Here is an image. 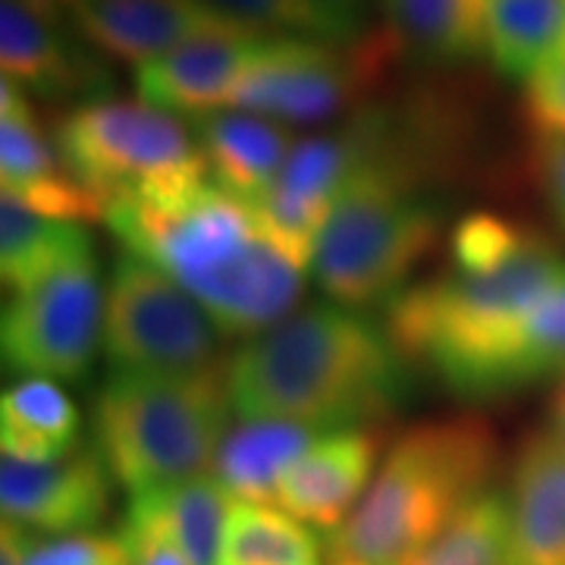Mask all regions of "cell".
<instances>
[{"mask_svg": "<svg viewBox=\"0 0 565 565\" xmlns=\"http://www.w3.org/2000/svg\"><path fill=\"white\" fill-rule=\"evenodd\" d=\"M527 167L550 214L565 230V136L534 132L527 148Z\"/></svg>", "mask_w": 565, "mask_h": 565, "instance_id": "1f68e13d", "label": "cell"}, {"mask_svg": "<svg viewBox=\"0 0 565 565\" xmlns=\"http://www.w3.org/2000/svg\"><path fill=\"white\" fill-rule=\"evenodd\" d=\"M217 565H323V550L289 512L230 503Z\"/></svg>", "mask_w": 565, "mask_h": 565, "instance_id": "cb8c5ba5", "label": "cell"}, {"mask_svg": "<svg viewBox=\"0 0 565 565\" xmlns=\"http://www.w3.org/2000/svg\"><path fill=\"white\" fill-rule=\"evenodd\" d=\"M546 427L565 444V374L559 377L556 390H553V399H550V424H546Z\"/></svg>", "mask_w": 565, "mask_h": 565, "instance_id": "836d02e7", "label": "cell"}, {"mask_svg": "<svg viewBox=\"0 0 565 565\" xmlns=\"http://www.w3.org/2000/svg\"><path fill=\"white\" fill-rule=\"evenodd\" d=\"M321 434L296 422H245L226 434L211 475L233 503L277 505L282 475Z\"/></svg>", "mask_w": 565, "mask_h": 565, "instance_id": "ffe728a7", "label": "cell"}, {"mask_svg": "<svg viewBox=\"0 0 565 565\" xmlns=\"http://www.w3.org/2000/svg\"><path fill=\"white\" fill-rule=\"evenodd\" d=\"M104 221L122 252L180 282L223 337H258L302 299L305 267L264 233L252 204L214 180L177 195L122 199Z\"/></svg>", "mask_w": 565, "mask_h": 565, "instance_id": "6da1fadb", "label": "cell"}, {"mask_svg": "<svg viewBox=\"0 0 565 565\" xmlns=\"http://www.w3.org/2000/svg\"><path fill=\"white\" fill-rule=\"evenodd\" d=\"M408 565H509V503L487 490Z\"/></svg>", "mask_w": 565, "mask_h": 565, "instance_id": "4316f807", "label": "cell"}, {"mask_svg": "<svg viewBox=\"0 0 565 565\" xmlns=\"http://www.w3.org/2000/svg\"><path fill=\"white\" fill-rule=\"evenodd\" d=\"M565 277V258L541 233L497 267L449 270L405 286L384 305L390 343L415 371H430L459 399L512 393L527 318Z\"/></svg>", "mask_w": 565, "mask_h": 565, "instance_id": "3957f363", "label": "cell"}, {"mask_svg": "<svg viewBox=\"0 0 565 565\" xmlns=\"http://www.w3.org/2000/svg\"><path fill=\"white\" fill-rule=\"evenodd\" d=\"M189 126L202 145L211 180L245 202H255L277 180L296 145L289 126L245 110H214L189 120Z\"/></svg>", "mask_w": 565, "mask_h": 565, "instance_id": "ac0fdd59", "label": "cell"}, {"mask_svg": "<svg viewBox=\"0 0 565 565\" xmlns=\"http://www.w3.org/2000/svg\"><path fill=\"white\" fill-rule=\"evenodd\" d=\"M0 63L3 79L41 102L79 107L114 88L102 54L54 0H0Z\"/></svg>", "mask_w": 565, "mask_h": 565, "instance_id": "8fae6325", "label": "cell"}, {"mask_svg": "<svg viewBox=\"0 0 565 565\" xmlns=\"http://www.w3.org/2000/svg\"><path fill=\"white\" fill-rule=\"evenodd\" d=\"M114 478L98 446L79 444L61 459H0L3 522L29 527L41 537L88 534L110 509Z\"/></svg>", "mask_w": 565, "mask_h": 565, "instance_id": "7c38bea8", "label": "cell"}, {"mask_svg": "<svg viewBox=\"0 0 565 565\" xmlns=\"http://www.w3.org/2000/svg\"><path fill=\"white\" fill-rule=\"evenodd\" d=\"M230 412L226 371L207 377L114 371L95 399L92 444L117 484L145 493L211 475Z\"/></svg>", "mask_w": 565, "mask_h": 565, "instance_id": "8992f818", "label": "cell"}, {"mask_svg": "<svg viewBox=\"0 0 565 565\" xmlns=\"http://www.w3.org/2000/svg\"><path fill=\"white\" fill-rule=\"evenodd\" d=\"M565 44V0H487V57L525 85Z\"/></svg>", "mask_w": 565, "mask_h": 565, "instance_id": "603a6c76", "label": "cell"}, {"mask_svg": "<svg viewBox=\"0 0 565 565\" xmlns=\"http://www.w3.org/2000/svg\"><path fill=\"white\" fill-rule=\"evenodd\" d=\"M500 462L484 418L424 422L390 446L362 503L327 537V556L362 565H408L471 500L490 490Z\"/></svg>", "mask_w": 565, "mask_h": 565, "instance_id": "277c9868", "label": "cell"}, {"mask_svg": "<svg viewBox=\"0 0 565 565\" xmlns=\"http://www.w3.org/2000/svg\"><path fill=\"white\" fill-rule=\"evenodd\" d=\"M525 117L534 132L565 136V44L525 82Z\"/></svg>", "mask_w": 565, "mask_h": 565, "instance_id": "4dcf8cb0", "label": "cell"}, {"mask_svg": "<svg viewBox=\"0 0 565 565\" xmlns=\"http://www.w3.org/2000/svg\"><path fill=\"white\" fill-rule=\"evenodd\" d=\"M390 57H396V51L386 35H362L345 44L262 39L226 107L280 126L327 122L349 107H362Z\"/></svg>", "mask_w": 565, "mask_h": 565, "instance_id": "9c48e42d", "label": "cell"}, {"mask_svg": "<svg viewBox=\"0 0 565 565\" xmlns=\"http://www.w3.org/2000/svg\"><path fill=\"white\" fill-rule=\"evenodd\" d=\"M217 323L180 282L122 252L104 286L102 349L114 371L207 377L223 374Z\"/></svg>", "mask_w": 565, "mask_h": 565, "instance_id": "ba28073f", "label": "cell"}, {"mask_svg": "<svg viewBox=\"0 0 565 565\" xmlns=\"http://www.w3.org/2000/svg\"><path fill=\"white\" fill-rule=\"evenodd\" d=\"M25 565H129V553L120 534H66L51 541H35Z\"/></svg>", "mask_w": 565, "mask_h": 565, "instance_id": "f546056e", "label": "cell"}, {"mask_svg": "<svg viewBox=\"0 0 565 565\" xmlns=\"http://www.w3.org/2000/svg\"><path fill=\"white\" fill-rule=\"evenodd\" d=\"M534 230L505 221L493 211H475L449 236V262L459 270H487L512 258Z\"/></svg>", "mask_w": 565, "mask_h": 565, "instance_id": "f1b7e54d", "label": "cell"}, {"mask_svg": "<svg viewBox=\"0 0 565 565\" xmlns=\"http://www.w3.org/2000/svg\"><path fill=\"white\" fill-rule=\"evenodd\" d=\"M70 25L102 57L141 63L163 57L182 44L223 35H252L195 0H54Z\"/></svg>", "mask_w": 565, "mask_h": 565, "instance_id": "4fadbf2b", "label": "cell"}, {"mask_svg": "<svg viewBox=\"0 0 565 565\" xmlns=\"http://www.w3.org/2000/svg\"><path fill=\"white\" fill-rule=\"evenodd\" d=\"M0 446L17 459H61L79 446V412L54 381L22 377L0 399Z\"/></svg>", "mask_w": 565, "mask_h": 565, "instance_id": "7402d4cb", "label": "cell"}, {"mask_svg": "<svg viewBox=\"0 0 565 565\" xmlns=\"http://www.w3.org/2000/svg\"><path fill=\"white\" fill-rule=\"evenodd\" d=\"M63 167L107 214L122 199H158L211 180L192 126L148 102L70 107L54 126Z\"/></svg>", "mask_w": 565, "mask_h": 565, "instance_id": "52a82bcc", "label": "cell"}, {"mask_svg": "<svg viewBox=\"0 0 565 565\" xmlns=\"http://www.w3.org/2000/svg\"><path fill=\"white\" fill-rule=\"evenodd\" d=\"M0 185L3 195L57 221H104V207L63 167L54 139L44 136L29 95L0 82Z\"/></svg>", "mask_w": 565, "mask_h": 565, "instance_id": "5bb4252c", "label": "cell"}, {"mask_svg": "<svg viewBox=\"0 0 565 565\" xmlns=\"http://www.w3.org/2000/svg\"><path fill=\"white\" fill-rule=\"evenodd\" d=\"M323 10H330L333 17H340L345 22L362 25V10L367 7V0H318Z\"/></svg>", "mask_w": 565, "mask_h": 565, "instance_id": "e575fe53", "label": "cell"}, {"mask_svg": "<svg viewBox=\"0 0 565 565\" xmlns=\"http://www.w3.org/2000/svg\"><path fill=\"white\" fill-rule=\"evenodd\" d=\"M102 340L104 286L92 245L44 267L3 305V364L20 377L82 381Z\"/></svg>", "mask_w": 565, "mask_h": 565, "instance_id": "30bf717a", "label": "cell"}, {"mask_svg": "<svg viewBox=\"0 0 565 565\" xmlns=\"http://www.w3.org/2000/svg\"><path fill=\"white\" fill-rule=\"evenodd\" d=\"M120 541L129 553V565H185L180 550L170 544V537L151 522L136 519L126 512L120 527Z\"/></svg>", "mask_w": 565, "mask_h": 565, "instance_id": "d6a6232c", "label": "cell"}, {"mask_svg": "<svg viewBox=\"0 0 565 565\" xmlns=\"http://www.w3.org/2000/svg\"><path fill=\"white\" fill-rule=\"evenodd\" d=\"M85 245H92L85 223L44 217L13 195L0 199V277L7 289H17Z\"/></svg>", "mask_w": 565, "mask_h": 565, "instance_id": "d4e9b609", "label": "cell"}, {"mask_svg": "<svg viewBox=\"0 0 565 565\" xmlns=\"http://www.w3.org/2000/svg\"><path fill=\"white\" fill-rule=\"evenodd\" d=\"M377 456L381 444L371 430H327L282 475L277 505L330 537L362 503Z\"/></svg>", "mask_w": 565, "mask_h": 565, "instance_id": "9a60e30c", "label": "cell"}, {"mask_svg": "<svg viewBox=\"0 0 565 565\" xmlns=\"http://www.w3.org/2000/svg\"><path fill=\"white\" fill-rule=\"evenodd\" d=\"M262 35H223L182 44L177 51L136 66V92L173 117L195 120L230 104Z\"/></svg>", "mask_w": 565, "mask_h": 565, "instance_id": "e0dca14e", "label": "cell"}, {"mask_svg": "<svg viewBox=\"0 0 565 565\" xmlns=\"http://www.w3.org/2000/svg\"><path fill=\"white\" fill-rule=\"evenodd\" d=\"M330 565H362V563H352V559H333Z\"/></svg>", "mask_w": 565, "mask_h": 565, "instance_id": "d590c367", "label": "cell"}, {"mask_svg": "<svg viewBox=\"0 0 565 565\" xmlns=\"http://www.w3.org/2000/svg\"><path fill=\"white\" fill-rule=\"evenodd\" d=\"M396 57L452 70L487 54V0H381Z\"/></svg>", "mask_w": 565, "mask_h": 565, "instance_id": "d6986e66", "label": "cell"}, {"mask_svg": "<svg viewBox=\"0 0 565 565\" xmlns=\"http://www.w3.org/2000/svg\"><path fill=\"white\" fill-rule=\"evenodd\" d=\"M505 503L509 565H565V444L550 427L519 446Z\"/></svg>", "mask_w": 565, "mask_h": 565, "instance_id": "2e32d148", "label": "cell"}, {"mask_svg": "<svg viewBox=\"0 0 565 565\" xmlns=\"http://www.w3.org/2000/svg\"><path fill=\"white\" fill-rule=\"evenodd\" d=\"M349 122L362 141V161L323 223L311 270L327 299L362 315L403 292L415 264L440 239L444 211L424 195L422 173L377 141L362 110Z\"/></svg>", "mask_w": 565, "mask_h": 565, "instance_id": "5b68a950", "label": "cell"}, {"mask_svg": "<svg viewBox=\"0 0 565 565\" xmlns=\"http://www.w3.org/2000/svg\"><path fill=\"white\" fill-rule=\"evenodd\" d=\"M230 497L214 475L132 493L129 515L145 519L170 537L185 565H217Z\"/></svg>", "mask_w": 565, "mask_h": 565, "instance_id": "44dd1931", "label": "cell"}, {"mask_svg": "<svg viewBox=\"0 0 565 565\" xmlns=\"http://www.w3.org/2000/svg\"><path fill=\"white\" fill-rule=\"evenodd\" d=\"M412 374L384 323L308 305L226 359V393L243 422L355 430L393 415L412 393Z\"/></svg>", "mask_w": 565, "mask_h": 565, "instance_id": "7a4b0ae2", "label": "cell"}, {"mask_svg": "<svg viewBox=\"0 0 565 565\" xmlns=\"http://www.w3.org/2000/svg\"><path fill=\"white\" fill-rule=\"evenodd\" d=\"M565 374V277L527 318L522 349L512 371V393Z\"/></svg>", "mask_w": 565, "mask_h": 565, "instance_id": "83f0119b", "label": "cell"}, {"mask_svg": "<svg viewBox=\"0 0 565 565\" xmlns=\"http://www.w3.org/2000/svg\"><path fill=\"white\" fill-rule=\"evenodd\" d=\"M223 22L262 39L359 41L362 25L323 10L318 0H195Z\"/></svg>", "mask_w": 565, "mask_h": 565, "instance_id": "484cf974", "label": "cell"}]
</instances>
